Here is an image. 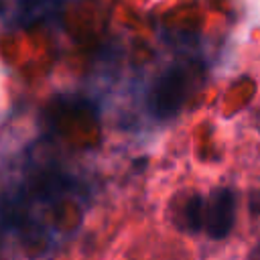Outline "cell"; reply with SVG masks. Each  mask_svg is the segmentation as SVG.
Here are the masks:
<instances>
[{"label": "cell", "mask_w": 260, "mask_h": 260, "mask_svg": "<svg viewBox=\"0 0 260 260\" xmlns=\"http://www.w3.org/2000/svg\"><path fill=\"white\" fill-rule=\"evenodd\" d=\"M193 89V75L185 65L169 67L150 93V110L156 118L169 120L179 114Z\"/></svg>", "instance_id": "1"}, {"label": "cell", "mask_w": 260, "mask_h": 260, "mask_svg": "<svg viewBox=\"0 0 260 260\" xmlns=\"http://www.w3.org/2000/svg\"><path fill=\"white\" fill-rule=\"evenodd\" d=\"M236 221V195L230 187H217L211 191L205 205V230L213 240L225 238Z\"/></svg>", "instance_id": "2"}, {"label": "cell", "mask_w": 260, "mask_h": 260, "mask_svg": "<svg viewBox=\"0 0 260 260\" xmlns=\"http://www.w3.org/2000/svg\"><path fill=\"white\" fill-rule=\"evenodd\" d=\"M61 0H18L16 2V24L20 28L37 26L59 12Z\"/></svg>", "instance_id": "3"}, {"label": "cell", "mask_w": 260, "mask_h": 260, "mask_svg": "<svg viewBox=\"0 0 260 260\" xmlns=\"http://www.w3.org/2000/svg\"><path fill=\"white\" fill-rule=\"evenodd\" d=\"M183 217H185V223L191 228V230H201L205 228V201L201 199V195H193L185 207H183Z\"/></svg>", "instance_id": "4"}]
</instances>
